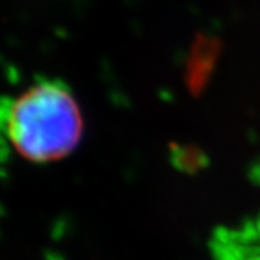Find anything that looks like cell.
I'll return each instance as SVG.
<instances>
[{
    "instance_id": "obj_1",
    "label": "cell",
    "mask_w": 260,
    "mask_h": 260,
    "mask_svg": "<svg viewBox=\"0 0 260 260\" xmlns=\"http://www.w3.org/2000/svg\"><path fill=\"white\" fill-rule=\"evenodd\" d=\"M6 133L22 158L35 164L68 156L83 138L80 106L61 81H42L10 103Z\"/></svg>"
}]
</instances>
